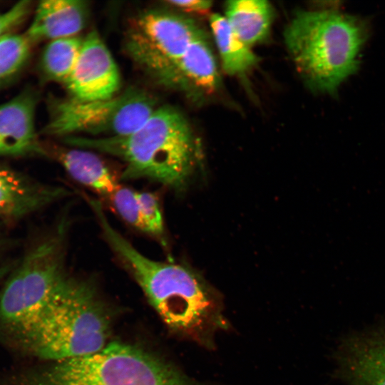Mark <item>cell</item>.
<instances>
[{"instance_id":"cell-13","label":"cell","mask_w":385,"mask_h":385,"mask_svg":"<svg viewBox=\"0 0 385 385\" xmlns=\"http://www.w3.org/2000/svg\"><path fill=\"white\" fill-rule=\"evenodd\" d=\"M88 14V5L85 1H42L25 34L32 43L77 36L86 26Z\"/></svg>"},{"instance_id":"cell-14","label":"cell","mask_w":385,"mask_h":385,"mask_svg":"<svg viewBox=\"0 0 385 385\" xmlns=\"http://www.w3.org/2000/svg\"><path fill=\"white\" fill-rule=\"evenodd\" d=\"M342 364L351 385H385V336L350 341Z\"/></svg>"},{"instance_id":"cell-2","label":"cell","mask_w":385,"mask_h":385,"mask_svg":"<svg viewBox=\"0 0 385 385\" xmlns=\"http://www.w3.org/2000/svg\"><path fill=\"white\" fill-rule=\"evenodd\" d=\"M73 148L110 155L125 165L122 177L147 179L176 190L185 188L199 159V147L185 115L158 106L136 130L111 138L67 137Z\"/></svg>"},{"instance_id":"cell-3","label":"cell","mask_w":385,"mask_h":385,"mask_svg":"<svg viewBox=\"0 0 385 385\" xmlns=\"http://www.w3.org/2000/svg\"><path fill=\"white\" fill-rule=\"evenodd\" d=\"M111 319L94 283L66 273L19 346L51 362L92 354L108 344Z\"/></svg>"},{"instance_id":"cell-4","label":"cell","mask_w":385,"mask_h":385,"mask_svg":"<svg viewBox=\"0 0 385 385\" xmlns=\"http://www.w3.org/2000/svg\"><path fill=\"white\" fill-rule=\"evenodd\" d=\"M287 51L312 91L333 94L356 72L367 36L361 20L334 10H301L284 31Z\"/></svg>"},{"instance_id":"cell-21","label":"cell","mask_w":385,"mask_h":385,"mask_svg":"<svg viewBox=\"0 0 385 385\" xmlns=\"http://www.w3.org/2000/svg\"><path fill=\"white\" fill-rule=\"evenodd\" d=\"M110 203L125 222L143 231L136 191L123 185Z\"/></svg>"},{"instance_id":"cell-18","label":"cell","mask_w":385,"mask_h":385,"mask_svg":"<svg viewBox=\"0 0 385 385\" xmlns=\"http://www.w3.org/2000/svg\"><path fill=\"white\" fill-rule=\"evenodd\" d=\"M82 42L83 38L78 36L48 41L40 60L44 77L64 85L76 63Z\"/></svg>"},{"instance_id":"cell-5","label":"cell","mask_w":385,"mask_h":385,"mask_svg":"<svg viewBox=\"0 0 385 385\" xmlns=\"http://www.w3.org/2000/svg\"><path fill=\"white\" fill-rule=\"evenodd\" d=\"M19 385H225L198 381L163 356L113 342L92 354L58 361L24 376Z\"/></svg>"},{"instance_id":"cell-17","label":"cell","mask_w":385,"mask_h":385,"mask_svg":"<svg viewBox=\"0 0 385 385\" xmlns=\"http://www.w3.org/2000/svg\"><path fill=\"white\" fill-rule=\"evenodd\" d=\"M210 24L223 70L233 76L244 74L252 68L258 61L257 56L237 36L225 16L212 14Z\"/></svg>"},{"instance_id":"cell-10","label":"cell","mask_w":385,"mask_h":385,"mask_svg":"<svg viewBox=\"0 0 385 385\" xmlns=\"http://www.w3.org/2000/svg\"><path fill=\"white\" fill-rule=\"evenodd\" d=\"M202 102L220 89L221 78L207 37L194 41L185 53L155 81Z\"/></svg>"},{"instance_id":"cell-22","label":"cell","mask_w":385,"mask_h":385,"mask_svg":"<svg viewBox=\"0 0 385 385\" xmlns=\"http://www.w3.org/2000/svg\"><path fill=\"white\" fill-rule=\"evenodd\" d=\"M30 9L31 1H21L6 11H0V38L21 24L29 15Z\"/></svg>"},{"instance_id":"cell-1","label":"cell","mask_w":385,"mask_h":385,"mask_svg":"<svg viewBox=\"0 0 385 385\" xmlns=\"http://www.w3.org/2000/svg\"><path fill=\"white\" fill-rule=\"evenodd\" d=\"M88 205L106 242L168 329L214 350L217 336L230 327L219 293L186 265L158 261L141 253L110 222L99 200H91Z\"/></svg>"},{"instance_id":"cell-23","label":"cell","mask_w":385,"mask_h":385,"mask_svg":"<svg viewBox=\"0 0 385 385\" xmlns=\"http://www.w3.org/2000/svg\"><path fill=\"white\" fill-rule=\"evenodd\" d=\"M166 5L188 12L203 13L212 6V1L204 0H166Z\"/></svg>"},{"instance_id":"cell-15","label":"cell","mask_w":385,"mask_h":385,"mask_svg":"<svg viewBox=\"0 0 385 385\" xmlns=\"http://www.w3.org/2000/svg\"><path fill=\"white\" fill-rule=\"evenodd\" d=\"M57 158L73 179L109 202L123 185L106 163L91 150L62 149L57 152Z\"/></svg>"},{"instance_id":"cell-9","label":"cell","mask_w":385,"mask_h":385,"mask_svg":"<svg viewBox=\"0 0 385 385\" xmlns=\"http://www.w3.org/2000/svg\"><path fill=\"white\" fill-rule=\"evenodd\" d=\"M64 86L70 98L82 101L107 99L120 93L119 69L96 31L83 37L78 59Z\"/></svg>"},{"instance_id":"cell-6","label":"cell","mask_w":385,"mask_h":385,"mask_svg":"<svg viewBox=\"0 0 385 385\" xmlns=\"http://www.w3.org/2000/svg\"><path fill=\"white\" fill-rule=\"evenodd\" d=\"M67 222L34 247L10 275L0 294V331L18 345L66 275Z\"/></svg>"},{"instance_id":"cell-20","label":"cell","mask_w":385,"mask_h":385,"mask_svg":"<svg viewBox=\"0 0 385 385\" xmlns=\"http://www.w3.org/2000/svg\"><path fill=\"white\" fill-rule=\"evenodd\" d=\"M143 232L164 241V222L157 195L151 192L136 191Z\"/></svg>"},{"instance_id":"cell-11","label":"cell","mask_w":385,"mask_h":385,"mask_svg":"<svg viewBox=\"0 0 385 385\" xmlns=\"http://www.w3.org/2000/svg\"><path fill=\"white\" fill-rule=\"evenodd\" d=\"M37 97L25 91L0 104V155L43 154L35 127Z\"/></svg>"},{"instance_id":"cell-19","label":"cell","mask_w":385,"mask_h":385,"mask_svg":"<svg viewBox=\"0 0 385 385\" xmlns=\"http://www.w3.org/2000/svg\"><path fill=\"white\" fill-rule=\"evenodd\" d=\"M32 44L25 33L11 32L0 38V85L14 78L24 68Z\"/></svg>"},{"instance_id":"cell-24","label":"cell","mask_w":385,"mask_h":385,"mask_svg":"<svg viewBox=\"0 0 385 385\" xmlns=\"http://www.w3.org/2000/svg\"><path fill=\"white\" fill-rule=\"evenodd\" d=\"M9 265H5L0 267V282L9 272Z\"/></svg>"},{"instance_id":"cell-12","label":"cell","mask_w":385,"mask_h":385,"mask_svg":"<svg viewBox=\"0 0 385 385\" xmlns=\"http://www.w3.org/2000/svg\"><path fill=\"white\" fill-rule=\"evenodd\" d=\"M70 194L63 187L37 183L0 167V217H22Z\"/></svg>"},{"instance_id":"cell-16","label":"cell","mask_w":385,"mask_h":385,"mask_svg":"<svg viewBox=\"0 0 385 385\" xmlns=\"http://www.w3.org/2000/svg\"><path fill=\"white\" fill-rule=\"evenodd\" d=\"M274 17L266 0H232L226 3L225 18L237 36L248 47L264 41Z\"/></svg>"},{"instance_id":"cell-7","label":"cell","mask_w":385,"mask_h":385,"mask_svg":"<svg viewBox=\"0 0 385 385\" xmlns=\"http://www.w3.org/2000/svg\"><path fill=\"white\" fill-rule=\"evenodd\" d=\"M158 106L156 98L131 87L113 97L82 101L53 98L42 133L53 137L111 138L139 128Z\"/></svg>"},{"instance_id":"cell-8","label":"cell","mask_w":385,"mask_h":385,"mask_svg":"<svg viewBox=\"0 0 385 385\" xmlns=\"http://www.w3.org/2000/svg\"><path fill=\"white\" fill-rule=\"evenodd\" d=\"M207 37L193 19L165 9L140 12L128 24L124 47L130 58L154 81L196 40Z\"/></svg>"}]
</instances>
